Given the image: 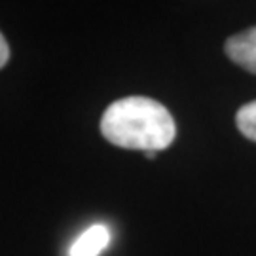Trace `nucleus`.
<instances>
[{
  "mask_svg": "<svg viewBox=\"0 0 256 256\" xmlns=\"http://www.w3.org/2000/svg\"><path fill=\"white\" fill-rule=\"evenodd\" d=\"M8 59H10V46L8 42H6V38H4V34L0 32V68L8 63Z\"/></svg>",
  "mask_w": 256,
  "mask_h": 256,
  "instance_id": "5",
  "label": "nucleus"
},
{
  "mask_svg": "<svg viewBox=\"0 0 256 256\" xmlns=\"http://www.w3.org/2000/svg\"><path fill=\"white\" fill-rule=\"evenodd\" d=\"M101 133L110 144L128 150L160 152L174 140L171 112L150 97H124L104 110Z\"/></svg>",
  "mask_w": 256,
  "mask_h": 256,
  "instance_id": "1",
  "label": "nucleus"
},
{
  "mask_svg": "<svg viewBox=\"0 0 256 256\" xmlns=\"http://www.w3.org/2000/svg\"><path fill=\"white\" fill-rule=\"evenodd\" d=\"M156 154H158V152H146V154H144V156H146L148 160H154V158H156Z\"/></svg>",
  "mask_w": 256,
  "mask_h": 256,
  "instance_id": "6",
  "label": "nucleus"
},
{
  "mask_svg": "<svg viewBox=\"0 0 256 256\" xmlns=\"http://www.w3.org/2000/svg\"><path fill=\"white\" fill-rule=\"evenodd\" d=\"M224 50L234 63L248 72L256 74V27L230 36Z\"/></svg>",
  "mask_w": 256,
  "mask_h": 256,
  "instance_id": "2",
  "label": "nucleus"
},
{
  "mask_svg": "<svg viewBox=\"0 0 256 256\" xmlns=\"http://www.w3.org/2000/svg\"><path fill=\"white\" fill-rule=\"evenodd\" d=\"M236 124L243 137L256 142V101L243 104L236 114Z\"/></svg>",
  "mask_w": 256,
  "mask_h": 256,
  "instance_id": "4",
  "label": "nucleus"
},
{
  "mask_svg": "<svg viewBox=\"0 0 256 256\" xmlns=\"http://www.w3.org/2000/svg\"><path fill=\"white\" fill-rule=\"evenodd\" d=\"M110 243V230L106 224H93L70 245L68 256H99Z\"/></svg>",
  "mask_w": 256,
  "mask_h": 256,
  "instance_id": "3",
  "label": "nucleus"
}]
</instances>
